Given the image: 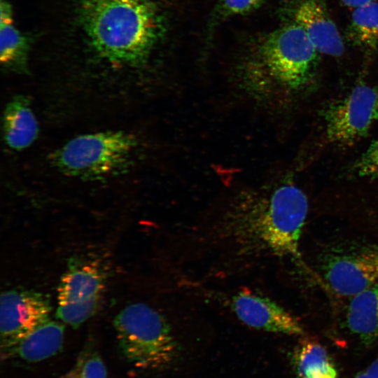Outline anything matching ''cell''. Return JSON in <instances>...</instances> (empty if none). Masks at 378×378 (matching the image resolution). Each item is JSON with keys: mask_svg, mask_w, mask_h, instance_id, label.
<instances>
[{"mask_svg": "<svg viewBox=\"0 0 378 378\" xmlns=\"http://www.w3.org/2000/svg\"><path fill=\"white\" fill-rule=\"evenodd\" d=\"M113 326L125 359L141 369L162 368L172 363L178 344L163 315L143 302L127 305L115 317Z\"/></svg>", "mask_w": 378, "mask_h": 378, "instance_id": "cell-4", "label": "cell"}, {"mask_svg": "<svg viewBox=\"0 0 378 378\" xmlns=\"http://www.w3.org/2000/svg\"><path fill=\"white\" fill-rule=\"evenodd\" d=\"M265 0H221L224 11L229 15H243L251 12Z\"/></svg>", "mask_w": 378, "mask_h": 378, "instance_id": "cell-20", "label": "cell"}, {"mask_svg": "<svg viewBox=\"0 0 378 378\" xmlns=\"http://www.w3.org/2000/svg\"><path fill=\"white\" fill-rule=\"evenodd\" d=\"M318 52L304 29L295 22L271 33L261 50L269 74L293 90L308 83L317 63Z\"/></svg>", "mask_w": 378, "mask_h": 378, "instance_id": "cell-5", "label": "cell"}, {"mask_svg": "<svg viewBox=\"0 0 378 378\" xmlns=\"http://www.w3.org/2000/svg\"><path fill=\"white\" fill-rule=\"evenodd\" d=\"M230 307L244 324L257 330L289 335H302V325L271 299L248 291L234 295Z\"/></svg>", "mask_w": 378, "mask_h": 378, "instance_id": "cell-10", "label": "cell"}, {"mask_svg": "<svg viewBox=\"0 0 378 378\" xmlns=\"http://www.w3.org/2000/svg\"><path fill=\"white\" fill-rule=\"evenodd\" d=\"M104 279L103 271L95 263L71 260L57 287V318L78 328L96 312Z\"/></svg>", "mask_w": 378, "mask_h": 378, "instance_id": "cell-6", "label": "cell"}, {"mask_svg": "<svg viewBox=\"0 0 378 378\" xmlns=\"http://www.w3.org/2000/svg\"><path fill=\"white\" fill-rule=\"evenodd\" d=\"M328 140L351 146L368 133L378 120V90L365 84L356 86L347 96L328 106L324 112Z\"/></svg>", "mask_w": 378, "mask_h": 378, "instance_id": "cell-7", "label": "cell"}, {"mask_svg": "<svg viewBox=\"0 0 378 378\" xmlns=\"http://www.w3.org/2000/svg\"><path fill=\"white\" fill-rule=\"evenodd\" d=\"M344 5L347 7L356 8L375 0H341Z\"/></svg>", "mask_w": 378, "mask_h": 378, "instance_id": "cell-23", "label": "cell"}, {"mask_svg": "<svg viewBox=\"0 0 378 378\" xmlns=\"http://www.w3.org/2000/svg\"><path fill=\"white\" fill-rule=\"evenodd\" d=\"M355 378H378V358L365 369L358 372Z\"/></svg>", "mask_w": 378, "mask_h": 378, "instance_id": "cell-21", "label": "cell"}, {"mask_svg": "<svg viewBox=\"0 0 378 378\" xmlns=\"http://www.w3.org/2000/svg\"><path fill=\"white\" fill-rule=\"evenodd\" d=\"M347 38L364 50L373 52L378 48V2L373 1L354 8Z\"/></svg>", "mask_w": 378, "mask_h": 378, "instance_id": "cell-16", "label": "cell"}, {"mask_svg": "<svg viewBox=\"0 0 378 378\" xmlns=\"http://www.w3.org/2000/svg\"><path fill=\"white\" fill-rule=\"evenodd\" d=\"M1 64L18 73L27 72V39L12 23L0 27Z\"/></svg>", "mask_w": 378, "mask_h": 378, "instance_id": "cell-17", "label": "cell"}, {"mask_svg": "<svg viewBox=\"0 0 378 378\" xmlns=\"http://www.w3.org/2000/svg\"><path fill=\"white\" fill-rule=\"evenodd\" d=\"M354 169L360 176L378 180V139L360 157Z\"/></svg>", "mask_w": 378, "mask_h": 378, "instance_id": "cell-19", "label": "cell"}, {"mask_svg": "<svg viewBox=\"0 0 378 378\" xmlns=\"http://www.w3.org/2000/svg\"><path fill=\"white\" fill-rule=\"evenodd\" d=\"M324 274L336 294L351 298L378 284V249L364 247L332 255Z\"/></svg>", "mask_w": 378, "mask_h": 378, "instance_id": "cell-9", "label": "cell"}, {"mask_svg": "<svg viewBox=\"0 0 378 378\" xmlns=\"http://www.w3.org/2000/svg\"><path fill=\"white\" fill-rule=\"evenodd\" d=\"M80 16L93 48L117 64L144 61L160 30L158 14L149 0H81Z\"/></svg>", "mask_w": 378, "mask_h": 378, "instance_id": "cell-2", "label": "cell"}, {"mask_svg": "<svg viewBox=\"0 0 378 378\" xmlns=\"http://www.w3.org/2000/svg\"><path fill=\"white\" fill-rule=\"evenodd\" d=\"M137 142L122 131H107L78 136L51 155L62 173L88 180H101L128 171Z\"/></svg>", "mask_w": 378, "mask_h": 378, "instance_id": "cell-3", "label": "cell"}, {"mask_svg": "<svg viewBox=\"0 0 378 378\" xmlns=\"http://www.w3.org/2000/svg\"><path fill=\"white\" fill-rule=\"evenodd\" d=\"M3 132L5 142L15 150L25 149L36 140L38 122L27 97L16 95L7 104L3 115Z\"/></svg>", "mask_w": 378, "mask_h": 378, "instance_id": "cell-13", "label": "cell"}, {"mask_svg": "<svg viewBox=\"0 0 378 378\" xmlns=\"http://www.w3.org/2000/svg\"><path fill=\"white\" fill-rule=\"evenodd\" d=\"M107 370L100 354L93 347H85L63 378H107Z\"/></svg>", "mask_w": 378, "mask_h": 378, "instance_id": "cell-18", "label": "cell"}, {"mask_svg": "<svg viewBox=\"0 0 378 378\" xmlns=\"http://www.w3.org/2000/svg\"><path fill=\"white\" fill-rule=\"evenodd\" d=\"M52 307L49 298L27 289L2 293L0 300L1 358L40 325L49 320Z\"/></svg>", "mask_w": 378, "mask_h": 378, "instance_id": "cell-8", "label": "cell"}, {"mask_svg": "<svg viewBox=\"0 0 378 378\" xmlns=\"http://www.w3.org/2000/svg\"><path fill=\"white\" fill-rule=\"evenodd\" d=\"M64 337V325L49 319L20 342L9 352L6 359L17 358L28 363L41 362L53 357L61 351Z\"/></svg>", "mask_w": 378, "mask_h": 378, "instance_id": "cell-12", "label": "cell"}, {"mask_svg": "<svg viewBox=\"0 0 378 378\" xmlns=\"http://www.w3.org/2000/svg\"><path fill=\"white\" fill-rule=\"evenodd\" d=\"M308 200L296 186L237 196L204 234L209 246L235 260L273 255L300 260Z\"/></svg>", "mask_w": 378, "mask_h": 378, "instance_id": "cell-1", "label": "cell"}, {"mask_svg": "<svg viewBox=\"0 0 378 378\" xmlns=\"http://www.w3.org/2000/svg\"><path fill=\"white\" fill-rule=\"evenodd\" d=\"M1 17L0 24L4 25L12 23V10L9 4L4 0L1 1L0 5Z\"/></svg>", "mask_w": 378, "mask_h": 378, "instance_id": "cell-22", "label": "cell"}, {"mask_svg": "<svg viewBox=\"0 0 378 378\" xmlns=\"http://www.w3.org/2000/svg\"><path fill=\"white\" fill-rule=\"evenodd\" d=\"M292 363L298 378H337V371L326 348L318 342L304 340L295 348Z\"/></svg>", "mask_w": 378, "mask_h": 378, "instance_id": "cell-15", "label": "cell"}, {"mask_svg": "<svg viewBox=\"0 0 378 378\" xmlns=\"http://www.w3.org/2000/svg\"><path fill=\"white\" fill-rule=\"evenodd\" d=\"M346 324L364 345L378 343V284L351 298Z\"/></svg>", "mask_w": 378, "mask_h": 378, "instance_id": "cell-14", "label": "cell"}, {"mask_svg": "<svg viewBox=\"0 0 378 378\" xmlns=\"http://www.w3.org/2000/svg\"><path fill=\"white\" fill-rule=\"evenodd\" d=\"M293 17L294 22L304 29L318 52L334 57L343 54V40L321 0H303L296 7Z\"/></svg>", "mask_w": 378, "mask_h": 378, "instance_id": "cell-11", "label": "cell"}]
</instances>
